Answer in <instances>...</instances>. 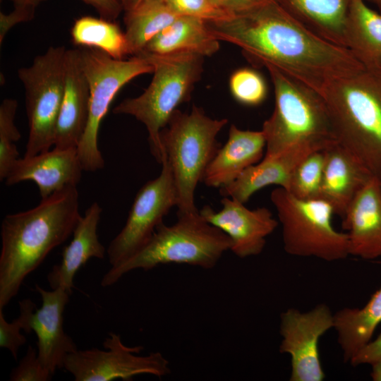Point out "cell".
Instances as JSON below:
<instances>
[{"instance_id": "obj_13", "label": "cell", "mask_w": 381, "mask_h": 381, "mask_svg": "<svg viewBox=\"0 0 381 381\" xmlns=\"http://www.w3.org/2000/svg\"><path fill=\"white\" fill-rule=\"evenodd\" d=\"M334 326V314L325 303L306 312L291 308L281 313L279 352L290 356V381L325 379L318 343L320 337Z\"/></svg>"}, {"instance_id": "obj_14", "label": "cell", "mask_w": 381, "mask_h": 381, "mask_svg": "<svg viewBox=\"0 0 381 381\" xmlns=\"http://www.w3.org/2000/svg\"><path fill=\"white\" fill-rule=\"evenodd\" d=\"M42 306L26 298L19 302L23 331H33L37 337V355L43 367L52 375L62 368L66 356L78 349L72 338L64 330V313L70 294L63 288L47 291L35 284Z\"/></svg>"}, {"instance_id": "obj_41", "label": "cell", "mask_w": 381, "mask_h": 381, "mask_svg": "<svg viewBox=\"0 0 381 381\" xmlns=\"http://www.w3.org/2000/svg\"><path fill=\"white\" fill-rule=\"evenodd\" d=\"M141 0H121L123 11H127L135 6Z\"/></svg>"}, {"instance_id": "obj_30", "label": "cell", "mask_w": 381, "mask_h": 381, "mask_svg": "<svg viewBox=\"0 0 381 381\" xmlns=\"http://www.w3.org/2000/svg\"><path fill=\"white\" fill-rule=\"evenodd\" d=\"M18 102L6 98L0 105V179L5 180L19 157L16 143L20 133L15 124Z\"/></svg>"}, {"instance_id": "obj_7", "label": "cell", "mask_w": 381, "mask_h": 381, "mask_svg": "<svg viewBox=\"0 0 381 381\" xmlns=\"http://www.w3.org/2000/svg\"><path fill=\"white\" fill-rule=\"evenodd\" d=\"M135 56L153 66V78L140 95L125 99L113 112L133 116L145 126L151 152L161 164L160 131L177 107L190 100L201 78L205 57L193 53L155 55L143 52Z\"/></svg>"}, {"instance_id": "obj_23", "label": "cell", "mask_w": 381, "mask_h": 381, "mask_svg": "<svg viewBox=\"0 0 381 381\" xmlns=\"http://www.w3.org/2000/svg\"><path fill=\"white\" fill-rule=\"evenodd\" d=\"M219 42L211 32L206 21L195 17L179 16L153 37L140 52L155 55L193 53L205 57L213 55L219 49Z\"/></svg>"}, {"instance_id": "obj_35", "label": "cell", "mask_w": 381, "mask_h": 381, "mask_svg": "<svg viewBox=\"0 0 381 381\" xmlns=\"http://www.w3.org/2000/svg\"><path fill=\"white\" fill-rule=\"evenodd\" d=\"M35 9L29 8H13L9 13H0V43L6 35L16 25L32 20Z\"/></svg>"}, {"instance_id": "obj_27", "label": "cell", "mask_w": 381, "mask_h": 381, "mask_svg": "<svg viewBox=\"0 0 381 381\" xmlns=\"http://www.w3.org/2000/svg\"><path fill=\"white\" fill-rule=\"evenodd\" d=\"M178 16L166 0H141L132 9L125 11V34L130 55L140 53Z\"/></svg>"}, {"instance_id": "obj_39", "label": "cell", "mask_w": 381, "mask_h": 381, "mask_svg": "<svg viewBox=\"0 0 381 381\" xmlns=\"http://www.w3.org/2000/svg\"><path fill=\"white\" fill-rule=\"evenodd\" d=\"M14 6V8H29L35 9L36 8L47 0H9Z\"/></svg>"}, {"instance_id": "obj_31", "label": "cell", "mask_w": 381, "mask_h": 381, "mask_svg": "<svg viewBox=\"0 0 381 381\" xmlns=\"http://www.w3.org/2000/svg\"><path fill=\"white\" fill-rule=\"evenodd\" d=\"M229 89L237 102L247 106L262 104L267 95L264 77L258 71L250 68H239L231 75Z\"/></svg>"}, {"instance_id": "obj_28", "label": "cell", "mask_w": 381, "mask_h": 381, "mask_svg": "<svg viewBox=\"0 0 381 381\" xmlns=\"http://www.w3.org/2000/svg\"><path fill=\"white\" fill-rule=\"evenodd\" d=\"M71 36L75 45L99 50L114 59L130 55L125 32L116 21L83 16L75 20Z\"/></svg>"}, {"instance_id": "obj_33", "label": "cell", "mask_w": 381, "mask_h": 381, "mask_svg": "<svg viewBox=\"0 0 381 381\" xmlns=\"http://www.w3.org/2000/svg\"><path fill=\"white\" fill-rule=\"evenodd\" d=\"M41 363L37 351L28 346L26 353L10 374L11 381H48L52 378Z\"/></svg>"}, {"instance_id": "obj_10", "label": "cell", "mask_w": 381, "mask_h": 381, "mask_svg": "<svg viewBox=\"0 0 381 381\" xmlns=\"http://www.w3.org/2000/svg\"><path fill=\"white\" fill-rule=\"evenodd\" d=\"M64 47H51L28 67L18 71L25 95L29 135L23 157L49 150L54 145L65 83Z\"/></svg>"}, {"instance_id": "obj_3", "label": "cell", "mask_w": 381, "mask_h": 381, "mask_svg": "<svg viewBox=\"0 0 381 381\" xmlns=\"http://www.w3.org/2000/svg\"><path fill=\"white\" fill-rule=\"evenodd\" d=\"M320 95L334 140L381 178V64L332 80Z\"/></svg>"}, {"instance_id": "obj_8", "label": "cell", "mask_w": 381, "mask_h": 381, "mask_svg": "<svg viewBox=\"0 0 381 381\" xmlns=\"http://www.w3.org/2000/svg\"><path fill=\"white\" fill-rule=\"evenodd\" d=\"M282 228L284 250L298 257H313L333 262L349 255L346 233L332 224V205L321 198H296L283 188L270 194Z\"/></svg>"}, {"instance_id": "obj_40", "label": "cell", "mask_w": 381, "mask_h": 381, "mask_svg": "<svg viewBox=\"0 0 381 381\" xmlns=\"http://www.w3.org/2000/svg\"><path fill=\"white\" fill-rule=\"evenodd\" d=\"M371 378L374 381H381V358L371 364Z\"/></svg>"}, {"instance_id": "obj_17", "label": "cell", "mask_w": 381, "mask_h": 381, "mask_svg": "<svg viewBox=\"0 0 381 381\" xmlns=\"http://www.w3.org/2000/svg\"><path fill=\"white\" fill-rule=\"evenodd\" d=\"M349 255L381 257V178L373 176L356 193L342 217Z\"/></svg>"}, {"instance_id": "obj_5", "label": "cell", "mask_w": 381, "mask_h": 381, "mask_svg": "<svg viewBox=\"0 0 381 381\" xmlns=\"http://www.w3.org/2000/svg\"><path fill=\"white\" fill-rule=\"evenodd\" d=\"M227 123L226 119L209 117L202 108L193 105L190 113L176 109L160 131L161 163L165 160L171 169L177 213L198 211L195 190L220 147L217 136Z\"/></svg>"}, {"instance_id": "obj_9", "label": "cell", "mask_w": 381, "mask_h": 381, "mask_svg": "<svg viewBox=\"0 0 381 381\" xmlns=\"http://www.w3.org/2000/svg\"><path fill=\"white\" fill-rule=\"evenodd\" d=\"M79 49L89 83L90 107L87 126L77 150L83 171H96L104 167L98 134L113 99L126 84L140 75L153 73L154 67L139 56L114 59L97 49Z\"/></svg>"}, {"instance_id": "obj_22", "label": "cell", "mask_w": 381, "mask_h": 381, "mask_svg": "<svg viewBox=\"0 0 381 381\" xmlns=\"http://www.w3.org/2000/svg\"><path fill=\"white\" fill-rule=\"evenodd\" d=\"M102 211L99 203L95 202L80 217L73 231L71 243L62 251L61 262L54 265L47 275L52 289L63 288L71 294L73 279L78 270L92 258H104L106 249L97 235Z\"/></svg>"}, {"instance_id": "obj_36", "label": "cell", "mask_w": 381, "mask_h": 381, "mask_svg": "<svg viewBox=\"0 0 381 381\" xmlns=\"http://www.w3.org/2000/svg\"><path fill=\"white\" fill-rule=\"evenodd\" d=\"M380 358H381V332L376 339H371L363 346L349 363L354 367L363 364L371 365Z\"/></svg>"}, {"instance_id": "obj_4", "label": "cell", "mask_w": 381, "mask_h": 381, "mask_svg": "<svg viewBox=\"0 0 381 381\" xmlns=\"http://www.w3.org/2000/svg\"><path fill=\"white\" fill-rule=\"evenodd\" d=\"M177 217L172 225L161 223L143 248L123 262L111 267L103 276L101 285H113L135 270L148 271L165 264H186L212 269L223 254L230 250L229 237L206 222L199 210L177 213Z\"/></svg>"}, {"instance_id": "obj_1", "label": "cell", "mask_w": 381, "mask_h": 381, "mask_svg": "<svg viewBox=\"0 0 381 381\" xmlns=\"http://www.w3.org/2000/svg\"><path fill=\"white\" fill-rule=\"evenodd\" d=\"M207 25L217 40L238 47L253 66L271 64L320 94L332 80L363 64L347 48L311 32L275 0Z\"/></svg>"}, {"instance_id": "obj_38", "label": "cell", "mask_w": 381, "mask_h": 381, "mask_svg": "<svg viewBox=\"0 0 381 381\" xmlns=\"http://www.w3.org/2000/svg\"><path fill=\"white\" fill-rule=\"evenodd\" d=\"M269 0H215L223 9L231 14L248 11L258 7Z\"/></svg>"}, {"instance_id": "obj_6", "label": "cell", "mask_w": 381, "mask_h": 381, "mask_svg": "<svg viewBox=\"0 0 381 381\" xmlns=\"http://www.w3.org/2000/svg\"><path fill=\"white\" fill-rule=\"evenodd\" d=\"M274 92L272 115L263 123L265 157L292 145L316 143L327 147L334 142L326 103L322 95L296 78L266 64Z\"/></svg>"}, {"instance_id": "obj_32", "label": "cell", "mask_w": 381, "mask_h": 381, "mask_svg": "<svg viewBox=\"0 0 381 381\" xmlns=\"http://www.w3.org/2000/svg\"><path fill=\"white\" fill-rule=\"evenodd\" d=\"M179 16H187L202 19L206 22H217L231 18V14L215 0H166Z\"/></svg>"}, {"instance_id": "obj_21", "label": "cell", "mask_w": 381, "mask_h": 381, "mask_svg": "<svg viewBox=\"0 0 381 381\" xmlns=\"http://www.w3.org/2000/svg\"><path fill=\"white\" fill-rule=\"evenodd\" d=\"M265 148L262 131L242 130L232 124L226 143L208 164L202 181L207 186L219 188L231 183L261 159Z\"/></svg>"}, {"instance_id": "obj_20", "label": "cell", "mask_w": 381, "mask_h": 381, "mask_svg": "<svg viewBox=\"0 0 381 381\" xmlns=\"http://www.w3.org/2000/svg\"><path fill=\"white\" fill-rule=\"evenodd\" d=\"M324 152L320 198L329 202L335 214L342 217L356 193L373 175L336 141L325 147Z\"/></svg>"}, {"instance_id": "obj_11", "label": "cell", "mask_w": 381, "mask_h": 381, "mask_svg": "<svg viewBox=\"0 0 381 381\" xmlns=\"http://www.w3.org/2000/svg\"><path fill=\"white\" fill-rule=\"evenodd\" d=\"M104 350L96 348L68 353L64 361L66 371L75 381L132 380L139 375L159 378L171 373L168 360L160 352L140 356L142 346H127L119 334L109 332Z\"/></svg>"}, {"instance_id": "obj_16", "label": "cell", "mask_w": 381, "mask_h": 381, "mask_svg": "<svg viewBox=\"0 0 381 381\" xmlns=\"http://www.w3.org/2000/svg\"><path fill=\"white\" fill-rule=\"evenodd\" d=\"M82 167L76 147H54L30 157L19 158L6 178L12 186L25 181L37 185L42 199L69 186H77Z\"/></svg>"}, {"instance_id": "obj_12", "label": "cell", "mask_w": 381, "mask_h": 381, "mask_svg": "<svg viewBox=\"0 0 381 381\" xmlns=\"http://www.w3.org/2000/svg\"><path fill=\"white\" fill-rule=\"evenodd\" d=\"M159 175L138 190L121 231L110 242L107 253L111 267L116 266L143 248L163 218L177 204L171 169L163 160Z\"/></svg>"}, {"instance_id": "obj_37", "label": "cell", "mask_w": 381, "mask_h": 381, "mask_svg": "<svg viewBox=\"0 0 381 381\" xmlns=\"http://www.w3.org/2000/svg\"><path fill=\"white\" fill-rule=\"evenodd\" d=\"M93 7L99 17L116 21L123 11L121 0H81Z\"/></svg>"}, {"instance_id": "obj_34", "label": "cell", "mask_w": 381, "mask_h": 381, "mask_svg": "<svg viewBox=\"0 0 381 381\" xmlns=\"http://www.w3.org/2000/svg\"><path fill=\"white\" fill-rule=\"evenodd\" d=\"M21 330H23L21 318L18 315L12 322H8L3 309H0V347L8 350L16 360L20 347L27 341L26 337L21 334Z\"/></svg>"}, {"instance_id": "obj_26", "label": "cell", "mask_w": 381, "mask_h": 381, "mask_svg": "<svg viewBox=\"0 0 381 381\" xmlns=\"http://www.w3.org/2000/svg\"><path fill=\"white\" fill-rule=\"evenodd\" d=\"M345 47L363 64H381V13L353 0L347 16Z\"/></svg>"}, {"instance_id": "obj_43", "label": "cell", "mask_w": 381, "mask_h": 381, "mask_svg": "<svg viewBox=\"0 0 381 381\" xmlns=\"http://www.w3.org/2000/svg\"><path fill=\"white\" fill-rule=\"evenodd\" d=\"M380 10V13H381V4L380 6H378Z\"/></svg>"}, {"instance_id": "obj_25", "label": "cell", "mask_w": 381, "mask_h": 381, "mask_svg": "<svg viewBox=\"0 0 381 381\" xmlns=\"http://www.w3.org/2000/svg\"><path fill=\"white\" fill-rule=\"evenodd\" d=\"M337 341L344 361L371 339L381 323V286L362 308H344L334 313Z\"/></svg>"}, {"instance_id": "obj_42", "label": "cell", "mask_w": 381, "mask_h": 381, "mask_svg": "<svg viewBox=\"0 0 381 381\" xmlns=\"http://www.w3.org/2000/svg\"><path fill=\"white\" fill-rule=\"evenodd\" d=\"M375 3L377 6L381 4V0H369Z\"/></svg>"}, {"instance_id": "obj_18", "label": "cell", "mask_w": 381, "mask_h": 381, "mask_svg": "<svg viewBox=\"0 0 381 381\" xmlns=\"http://www.w3.org/2000/svg\"><path fill=\"white\" fill-rule=\"evenodd\" d=\"M90 88L80 49H66L64 91L57 121L54 147H78L89 116Z\"/></svg>"}, {"instance_id": "obj_2", "label": "cell", "mask_w": 381, "mask_h": 381, "mask_svg": "<svg viewBox=\"0 0 381 381\" xmlns=\"http://www.w3.org/2000/svg\"><path fill=\"white\" fill-rule=\"evenodd\" d=\"M81 215L77 186L57 191L30 210L4 217L1 226L0 309L28 274L72 234Z\"/></svg>"}, {"instance_id": "obj_19", "label": "cell", "mask_w": 381, "mask_h": 381, "mask_svg": "<svg viewBox=\"0 0 381 381\" xmlns=\"http://www.w3.org/2000/svg\"><path fill=\"white\" fill-rule=\"evenodd\" d=\"M327 147L316 143H300L272 157H265L246 169L234 182L219 188L223 197L246 203L257 191L271 185L288 189L291 174L309 153Z\"/></svg>"}, {"instance_id": "obj_24", "label": "cell", "mask_w": 381, "mask_h": 381, "mask_svg": "<svg viewBox=\"0 0 381 381\" xmlns=\"http://www.w3.org/2000/svg\"><path fill=\"white\" fill-rule=\"evenodd\" d=\"M311 32L345 47L347 16L353 0H275Z\"/></svg>"}, {"instance_id": "obj_15", "label": "cell", "mask_w": 381, "mask_h": 381, "mask_svg": "<svg viewBox=\"0 0 381 381\" xmlns=\"http://www.w3.org/2000/svg\"><path fill=\"white\" fill-rule=\"evenodd\" d=\"M222 209L204 206L200 214L208 223L225 233L231 240L230 250L245 258L260 254L266 238L279 225L272 212L265 207L248 209L245 203L228 197L221 200Z\"/></svg>"}, {"instance_id": "obj_29", "label": "cell", "mask_w": 381, "mask_h": 381, "mask_svg": "<svg viewBox=\"0 0 381 381\" xmlns=\"http://www.w3.org/2000/svg\"><path fill=\"white\" fill-rule=\"evenodd\" d=\"M324 163V149L309 153L294 169L286 190L300 199L320 198Z\"/></svg>"}]
</instances>
